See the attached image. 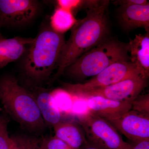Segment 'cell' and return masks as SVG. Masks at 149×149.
<instances>
[{
  "label": "cell",
  "mask_w": 149,
  "mask_h": 149,
  "mask_svg": "<svg viewBox=\"0 0 149 149\" xmlns=\"http://www.w3.org/2000/svg\"><path fill=\"white\" fill-rule=\"evenodd\" d=\"M109 1H85L88 8L84 18L77 20L71 29L70 36L62 52L53 79L62 75L65 70L83 54L107 39L108 32L107 9Z\"/></svg>",
  "instance_id": "obj_1"
},
{
  "label": "cell",
  "mask_w": 149,
  "mask_h": 149,
  "mask_svg": "<svg viewBox=\"0 0 149 149\" xmlns=\"http://www.w3.org/2000/svg\"><path fill=\"white\" fill-rule=\"evenodd\" d=\"M65 42L63 34L50 27L42 29L25 53L23 69L26 76L36 83L49 80L57 69Z\"/></svg>",
  "instance_id": "obj_2"
},
{
  "label": "cell",
  "mask_w": 149,
  "mask_h": 149,
  "mask_svg": "<svg viewBox=\"0 0 149 149\" xmlns=\"http://www.w3.org/2000/svg\"><path fill=\"white\" fill-rule=\"evenodd\" d=\"M0 102L6 112L23 128L35 133L45 130L46 125L35 97L13 76L0 78Z\"/></svg>",
  "instance_id": "obj_3"
},
{
  "label": "cell",
  "mask_w": 149,
  "mask_h": 149,
  "mask_svg": "<svg viewBox=\"0 0 149 149\" xmlns=\"http://www.w3.org/2000/svg\"><path fill=\"white\" fill-rule=\"evenodd\" d=\"M128 52L127 44L107 39L82 55L65 71L77 80L94 77L113 63L128 61Z\"/></svg>",
  "instance_id": "obj_4"
},
{
  "label": "cell",
  "mask_w": 149,
  "mask_h": 149,
  "mask_svg": "<svg viewBox=\"0 0 149 149\" xmlns=\"http://www.w3.org/2000/svg\"><path fill=\"white\" fill-rule=\"evenodd\" d=\"M139 75L142 76L136 65L131 61H120L113 63L85 83H64L63 86V90L71 97H75L91 90L109 86Z\"/></svg>",
  "instance_id": "obj_5"
},
{
  "label": "cell",
  "mask_w": 149,
  "mask_h": 149,
  "mask_svg": "<svg viewBox=\"0 0 149 149\" xmlns=\"http://www.w3.org/2000/svg\"><path fill=\"white\" fill-rule=\"evenodd\" d=\"M77 118L87 139L107 149H132L133 145L124 141L117 130L104 118L90 111L78 115Z\"/></svg>",
  "instance_id": "obj_6"
},
{
  "label": "cell",
  "mask_w": 149,
  "mask_h": 149,
  "mask_svg": "<svg viewBox=\"0 0 149 149\" xmlns=\"http://www.w3.org/2000/svg\"><path fill=\"white\" fill-rule=\"evenodd\" d=\"M147 80L140 75L130 77L109 86L91 90L72 97L87 99L99 97L117 101L132 102L147 87Z\"/></svg>",
  "instance_id": "obj_7"
},
{
  "label": "cell",
  "mask_w": 149,
  "mask_h": 149,
  "mask_svg": "<svg viewBox=\"0 0 149 149\" xmlns=\"http://www.w3.org/2000/svg\"><path fill=\"white\" fill-rule=\"evenodd\" d=\"M39 10L38 2L34 0H0V27L27 24Z\"/></svg>",
  "instance_id": "obj_8"
},
{
  "label": "cell",
  "mask_w": 149,
  "mask_h": 149,
  "mask_svg": "<svg viewBox=\"0 0 149 149\" xmlns=\"http://www.w3.org/2000/svg\"><path fill=\"white\" fill-rule=\"evenodd\" d=\"M107 121L135 143L149 140V116L131 109L118 118Z\"/></svg>",
  "instance_id": "obj_9"
},
{
  "label": "cell",
  "mask_w": 149,
  "mask_h": 149,
  "mask_svg": "<svg viewBox=\"0 0 149 149\" xmlns=\"http://www.w3.org/2000/svg\"><path fill=\"white\" fill-rule=\"evenodd\" d=\"M86 100L89 111L107 120L118 118L132 109L131 102L117 101L99 97Z\"/></svg>",
  "instance_id": "obj_10"
},
{
  "label": "cell",
  "mask_w": 149,
  "mask_h": 149,
  "mask_svg": "<svg viewBox=\"0 0 149 149\" xmlns=\"http://www.w3.org/2000/svg\"><path fill=\"white\" fill-rule=\"evenodd\" d=\"M31 93L36 100L46 125L53 127L61 121V112L51 91L37 86H34Z\"/></svg>",
  "instance_id": "obj_11"
},
{
  "label": "cell",
  "mask_w": 149,
  "mask_h": 149,
  "mask_svg": "<svg viewBox=\"0 0 149 149\" xmlns=\"http://www.w3.org/2000/svg\"><path fill=\"white\" fill-rule=\"evenodd\" d=\"M149 32L136 35L128 45L131 62L136 65L142 77L148 79L149 75Z\"/></svg>",
  "instance_id": "obj_12"
},
{
  "label": "cell",
  "mask_w": 149,
  "mask_h": 149,
  "mask_svg": "<svg viewBox=\"0 0 149 149\" xmlns=\"http://www.w3.org/2000/svg\"><path fill=\"white\" fill-rule=\"evenodd\" d=\"M33 40L20 37L0 39V69L24 55Z\"/></svg>",
  "instance_id": "obj_13"
},
{
  "label": "cell",
  "mask_w": 149,
  "mask_h": 149,
  "mask_svg": "<svg viewBox=\"0 0 149 149\" xmlns=\"http://www.w3.org/2000/svg\"><path fill=\"white\" fill-rule=\"evenodd\" d=\"M120 19L127 29L142 27L147 32L149 30V4L121 6Z\"/></svg>",
  "instance_id": "obj_14"
},
{
  "label": "cell",
  "mask_w": 149,
  "mask_h": 149,
  "mask_svg": "<svg viewBox=\"0 0 149 149\" xmlns=\"http://www.w3.org/2000/svg\"><path fill=\"white\" fill-rule=\"evenodd\" d=\"M55 136L72 149H79L86 141L85 132L76 123L61 121L53 127Z\"/></svg>",
  "instance_id": "obj_15"
},
{
  "label": "cell",
  "mask_w": 149,
  "mask_h": 149,
  "mask_svg": "<svg viewBox=\"0 0 149 149\" xmlns=\"http://www.w3.org/2000/svg\"><path fill=\"white\" fill-rule=\"evenodd\" d=\"M77 21L72 12L58 7L51 17L50 27L55 32L63 34Z\"/></svg>",
  "instance_id": "obj_16"
},
{
  "label": "cell",
  "mask_w": 149,
  "mask_h": 149,
  "mask_svg": "<svg viewBox=\"0 0 149 149\" xmlns=\"http://www.w3.org/2000/svg\"><path fill=\"white\" fill-rule=\"evenodd\" d=\"M8 122L6 118L0 114V149H18L15 142L9 135Z\"/></svg>",
  "instance_id": "obj_17"
},
{
  "label": "cell",
  "mask_w": 149,
  "mask_h": 149,
  "mask_svg": "<svg viewBox=\"0 0 149 149\" xmlns=\"http://www.w3.org/2000/svg\"><path fill=\"white\" fill-rule=\"evenodd\" d=\"M61 113L63 111L69 112L72 106V97L66 91L56 90L51 92Z\"/></svg>",
  "instance_id": "obj_18"
},
{
  "label": "cell",
  "mask_w": 149,
  "mask_h": 149,
  "mask_svg": "<svg viewBox=\"0 0 149 149\" xmlns=\"http://www.w3.org/2000/svg\"><path fill=\"white\" fill-rule=\"evenodd\" d=\"M18 149H39L40 140L35 137L17 135L12 137Z\"/></svg>",
  "instance_id": "obj_19"
},
{
  "label": "cell",
  "mask_w": 149,
  "mask_h": 149,
  "mask_svg": "<svg viewBox=\"0 0 149 149\" xmlns=\"http://www.w3.org/2000/svg\"><path fill=\"white\" fill-rule=\"evenodd\" d=\"M39 149H72L56 136L44 137L40 140Z\"/></svg>",
  "instance_id": "obj_20"
},
{
  "label": "cell",
  "mask_w": 149,
  "mask_h": 149,
  "mask_svg": "<svg viewBox=\"0 0 149 149\" xmlns=\"http://www.w3.org/2000/svg\"><path fill=\"white\" fill-rule=\"evenodd\" d=\"M132 110L140 113L149 116V94L139 95L131 102Z\"/></svg>",
  "instance_id": "obj_21"
},
{
  "label": "cell",
  "mask_w": 149,
  "mask_h": 149,
  "mask_svg": "<svg viewBox=\"0 0 149 149\" xmlns=\"http://www.w3.org/2000/svg\"><path fill=\"white\" fill-rule=\"evenodd\" d=\"M84 1L75 0H58L57 1L58 7L72 12L81 5H83Z\"/></svg>",
  "instance_id": "obj_22"
},
{
  "label": "cell",
  "mask_w": 149,
  "mask_h": 149,
  "mask_svg": "<svg viewBox=\"0 0 149 149\" xmlns=\"http://www.w3.org/2000/svg\"><path fill=\"white\" fill-rule=\"evenodd\" d=\"M115 3L121 6L135 5H146L149 2L146 0H121L115 1Z\"/></svg>",
  "instance_id": "obj_23"
},
{
  "label": "cell",
  "mask_w": 149,
  "mask_h": 149,
  "mask_svg": "<svg viewBox=\"0 0 149 149\" xmlns=\"http://www.w3.org/2000/svg\"><path fill=\"white\" fill-rule=\"evenodd\" d=\"M79 149H107L103 146L86 138V141Z\"/></svg>",
  "instance_id": "obj_24"
},
{
  "label": "cell",
  "mask_w": 149,
  "mask_h": 149,
  "mask_svg": "<svg viewBox=\"0 0 149 149\" xmlns=\"http://www.w3.org/2000/svg\"><path fill=\"white\" fill-rule=\"evenodd\" d=\"M132 149H149V140H144L135 143Z\"/></svg>",
  "instance_id": "obj_25"
},
{
  "label": "cell",
  "mask_w": 149,
  "mask_h": 149,
  "mask_svg": "<svg viewBox=\"0 0 149 149\" xmlns=\"http://www.w3.org/2000/svg\"><path fill=\"white\" fill-rule=\"evenodd\" d=\"M3 38L1 34L0 33V39H1V38Z\"/></svg>",
  "instance_id": "obj_26"
}]
</instances>
